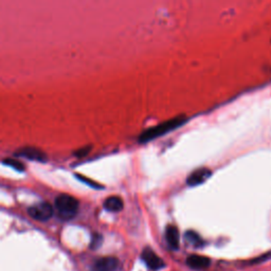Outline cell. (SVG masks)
Instances as JSON below:
<instances>
[{"label":"cell","instance_id":"cell-1","mask_svg":"<svg viewBox=\"0 0 271 271\" xmlns=\"http://www.w3.org/2000/svg\"><path fill=\"white\" fill-rule=\"evenodd\" d=\"M185 121H186V118L184 116H179V117L173 118V119H171V120L165 121L163 123L151 127V129L144 132L140 136L139 141L141 143H145V142L154 140V139H156L158 137H161L162 135L167 134L169 132H172V131L178 129V127L181 126L182 124H184Z\"/></svg>","mask_w":271,"mask_h":271},{"label":"cell","instance_id":"cell-2","mask_svg":"<svg viewBox=\"0 0 271 271\" xmlns=\"http://www.w3.org/2000/svg\"><path fill=\"white\" fill-rule=\"evenodd\" d=\"M55 209L58 216L62 219L70 220L78 213L79 201L70 195H59L55 199Z\"/></svg>","mask_w":271,"mask_h":271},{"label":"cell","instance_id":"cell-3","mask_svg":"<svg viewBox=\"0 0 271 271\" xmlns=\"http://www.w3.org/2000/svg\"><path fill=\"white\" fill-rule=\"evenodd\" d=\"M53 207L49 202H40L28 210L29 215L34 219L39 220V222H46V220L50 219L53 215Z\"/></svg>","mask_w":271,"mask_h":271},{"label":"cell","instance_id":"cell-4","mask_svg":"<svg viewBox=\"0 0 271 271\" xmlns=\"http://www.w3.org/2000/svg\"><path fill=\"white\" fill-rule=\"evenodd\" d=\"M141 260L144 262V264L147 266V268L155 271L162 269L165 266L164 262L150 248H145L142 251Z\"/></svg>","mask_w":271,"mask_h":271},{"label":"cell","instance_id":"cell-5","mask_svg":"<svg viewBox=\"0 0 271 271\" xmlns=\"http://www.w3.org/2000/svg\"><path fill=\"white\" fill-rule=\"evenodd\" d=\"M15 155L27 158L29 160L38 161V162H46L48 158L45 151H42L36 147H32V146H24L17 149L15 151Z\"/></svg>","mask_w":271,"mask_h":271},{"label":"cell","instance_id":"cell-6","mask_svg":"<svg viewBox=\"0 0 271 271\" xmlns=\"http://www.w3.org/2000/svg\"><path fill=\"white\" fill-rule=\"evenodd\" d=\"M118 259L113 257L101 258L97 260L92 265V271H117L119 268Z\"/></svg>","mask_w":271,"mask_h":271},{"label":"cell","instance_id":"cell-7","mask_svg":"<svg viewBox=\"0 0 271 271\" xmlns=\"http://www.w3.org/2000/svg\"><path fill=\"white\" fill-rule=\"evenodd\" d=\"M211 175H212V172L209 168H206V167L197 168L188 176L186 183H188V185L190 186H196L208 180Z\"/></svg>","mask_w":271,"mask_h":271},{"label":"cell","instance_id":"cell-8","mask_svg":"<svg viewBox=\"0 0 271 271\" xmlns=\"http://www.w3.org/2000/svg\"><path fill=\"white\" fill-rule=\"evenodd\" d=\"M211 264V260L207 257L198 256V254H192V256L188 257L186 259V265L190 268L199 270V269H205L209 267Z\"/></svg>","mask_w":271,"mask_h":271},{"label":"cell","instance_id":"cell-9","mask_svg":"<svg viewBox=\"0 0 271 271\" xmlns=\"http://www.w3.org/2000/svg\"><path fill=\"white\" fill-rule=\"evenodd\" d=\"M165 240L168 245V247L177 250L179 248V241H180V236H179V231L175 226H167L166 230H165Z\"/></svg>","mask_w":271,"mask_h":271},{"label":"cell","instance_id":"cell-10","mask_svg":"<svg viewBox=\"0 0 271 271\" xmlns=\"http://www.w3.org/2000/svg\"><path fill=\"white\" fill-rule=\"evenodd\" d=\"M123 207V200L119 196H109L104 201V208L109 212H120Z\"/></svg>","mask_w":271,"mask_h":271},{"label":"cell","instance_id":"cell-11","mask_svg":"<svg viewBox=\"0 0 271 271\" xmlns=\"http://www.w3.org/2000/svg\"><path fill=\"white\" fill-rule=\"evenodd\" d=\"M185 241L188 242L190 245L194 246V247H202L203 246V241L201 237L194 231H188L184 235Z\"/></svg>","mask_w":271,"mask_h":271},{"label":"cell","instance_id":"cell-12","mask_svg":"<svg viewBox=\"0 0 271 271\" xmlns=\"http://www.w3.org/2000/svg\"><path fill=\"white\" fill-rule=\"evenodd\" d=\"M3 163L5 165H8V166H11V167L17 169V171L22 172L24 169V164L22 162H20V161L16 160V159H4Z\"/></svg>","mask_w":271,"mask_h":271},{"label":"cell","instance_id":"cell-13","mask_svg":"<svg viewBox=\"0 0 271 271\" xmlns=\"http://www.w3.org/2000/svg\"><path fill=\"white\" fill-rule=\"evenodd\" d=\"M102 241H103V239H102V236L99 235V234H96L95 236H92V241H91V245L90 247L92 249H97L99 248L101 244H102Z\"/></svg>","mask_w":271,"mask_h":271},{"label":"cell","instance_id":"cell-14","mask_svg":"<svg viewBox=\"0 0 271 271\" xmlns=\"http://www.w3.org/2000/svg\"><path fill=\"white\" fill-rule=\"evenodd\" d=\"M91 149V146H86V147H83L79 150H76L75 151V156H78V157H84V156H86L89 150Z\"/></svg>","mask_w":271,"mask_h":271}]
</instances>
